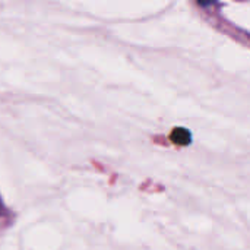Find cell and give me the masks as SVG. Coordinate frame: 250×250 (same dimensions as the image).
Wrapping results in <instances>:
<instances>
[{
  "instance_id": "cell-1",
  "label": "cell",
  "mask_w": 250,
  "mask_h": 250,
  "mask_svg": "<svg viewBox=\"0 0 250 250\" xmlns=\"http://www.w3.org/2000/svg\"><path fill=\"white\" fill-rule=\"evenodd\" d=\"M6 217H7V209H6V207L1 202V198H0V230L4 227V223H7Z\"/></svg>"
}]
</instances>
